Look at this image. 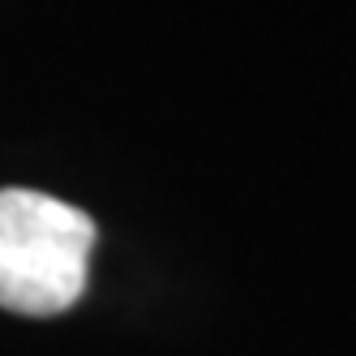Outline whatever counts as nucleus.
<instances>
[{"instance_id": "1", "label": "nucleus", "mask_w": 356, "mask_h": 356, "mask_svg": "<svg viewBox=\"0 0 356 356\" xmlns=\"http://www.w3.org/2000/svg\"><path fill=\"white\" fill-rule=\"evenodd\" d=\"M95 219L35 189H0V309L56 318L82 300Z\"/></svg>"}]
</instances>
